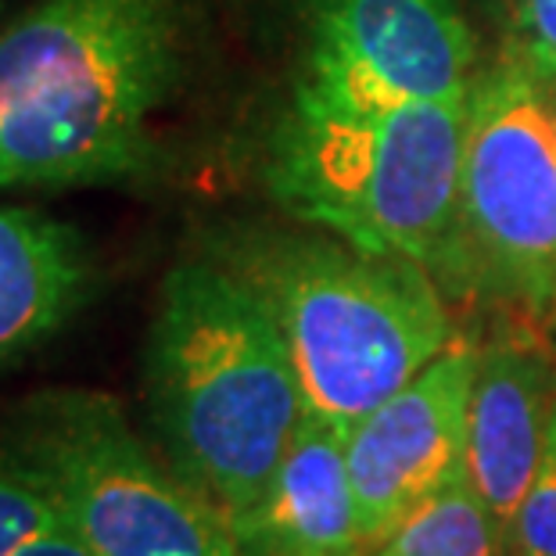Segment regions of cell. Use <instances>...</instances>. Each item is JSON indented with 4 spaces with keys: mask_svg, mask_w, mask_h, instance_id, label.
Wrapping results in <instances>:
<instances>
[{
    "mask_svg": "<svg viewBox=\"0 0 556 556\" xmlns=\"http://www.w3.org/2000/svg\"><path fill=\"white\" fill-rule=\"evenodd\" d=\"M4 4H8V0H0V11H4Z\"/></svg>",
    "mask_w": 556,
    "mask_h": 556,
    "instance_id": "obj_17",
    "label": "cell"
},
{
    "mask_svg": "<svg viewBox=\"0 0 556 556\" xmlns=\"http://www.w3.org/2000/svg\"><path fill=\"white\" fill-rule=\"evenodd\" d=\"M510 58L556 90V0H510Z\"/></svg>",
    "mask_w": 556,
    "mask_h": 556,
    "instance_id": "obj_15",
    "label": "cell"
},
{
    "mask_svg": "<svg viewBox=\"0 0 556 556\" xmlns=\"http://www.w3.org/2000/svg\"><path fill=\"white\" fill-rule=\"evenodd\" d=\"M448 277L556 316V115L514 58L467 90Z\"/></svg>",
    "mask_w": 556,
    "mask_h": 556,
    "instance_id": "obj_6",
    "label": "cell"
},
{
    "mask_svg": "<svg viewBox=\"0 0 556 556\" xmlns=\"http://www.w3.org/2000/svg\"><path fill=\"white\" fill-rule=\"evenodd\" d=\"M553 319H556V316H553Z\"/></svg>",
    "mask_w": 556,
    "mask_h": 556,
    "instance_id": "obj_18",
    "label": "cell"
},
{
    "mask_svg": "<svg viewBox=\"0 0 556 556\" xmlns=\"http://www.w3.org/2000/svg\"><path fill=\"white\" fill-rule=\"evenodd\" d=\"M475 370L478 349L453 341L413 381L349 428V478L370 546L464 475Z\"/></svg>",
    "mask_w": 556,
    "mask_h": 556,
    "instance_id": "obj_8",
    "label": "cell"
},
{
    "mask_svg": "<svg viewBox=\"0 0 556 556\" xmlns=\"http://www.w3.org/2000/svg\"><path fill=\"white\" fill-rule=\"evenodd\" d=\"M187 26V0H40L0 29V194L155 173Z\"/></svg>",
    "mask_w": 556,
    "mask_h": 556,
    "instance_id": "obj_1",
    "label": "cell"
},
{
    "mask_svg": "<svg viewBox=\"0 0 556 556\" xmlns=\"http://www.w3.org/2000/svg\"><path fill=\"white\" fill-rule=\"evenodd\" d=\"M553 399V374L539 352L514 341H492L478 349L464 475L506 531L535 478Z\"/></svg>",
    "mask_w": 556,
    "mask_h": 556,
    "instance_id": "obj_10",
    "label": "cell"
},
{
    "mask_svg": "<svg viewBox=\"0 0 556 556\" xmlns=\"http://www.w3.org/2000/svg\"><path fill=\"white\" fill-rule=\"evenodd\" d=\"M302 93L338 109L464 98L475 65L464 0H309Z\"/></svg>",
    "mask_w": 556,
    "mask_h": 556,
    "instance_id": "obj_7",
    "label": "cell"
},
{
    "mask_svg": "<svg viewBox=\"0 0 556 556\" xmlns=\"http://www.w3.org/2000/svg\"><path fill=\"white\" fill-rule=\"evenodd\" d=\"M467 93L338 109L294 90L269 137L266 184L294 219L381 255L448 269Z\"/></svg>",
    "mask_w": 556,
    "mask_h": 556,
    "instance_id": "obj_4",
    "label": "cell"
},
{
    "mask_svg": "<svg viewBox=\"0 0 556 556\" xmlns=\"http://www.w3.org/2000/svg\"><path fill=\"white\" fill-rule=\"evenodd\" d=\"M51 525H58L51 500L0 438V556H11Z\"/></svg>",
    "mask_w": 556,
    "mask_h": 556,
    "instance_id": "obj_14",
    "label": "cell"
},
{
    "mask_svg": "<svg viewBox=\"0 0 556 556\" xmlns=\"http://www.w3.org/2000/svg\"><path fill=\"white\" fill-rule=\"evenodd\" d=\"M90 294V252L68 223L0 205V366L58 334Z\"/></svg>",
    "mask_w": 556,
    "mask_h": 556,
    "instance_id": "obj_11",
    "label": "cell"
},
{
    "mask_svg": "<svg viewBox=\"0 0 556 556\" xmlns=\"http://www.w3.org/2000/svg\"><path fill=\"white\" fill-rule=\"evenodd\" d=\"M144 395L165 459L230 520L263 495L305 417L280 327L212 255L162 280Z\"/></svg>",
    "mask_w": 556,
    "mask_h": 556,
    "instance_id": "obj_2",
    "label": "cell"
},
{
    "mask_svg": "<svg viewBox=\"0 0 556 556\" xmlns=\"http://www.w3.org/2000/svg\"><path fill=\"white\" fill-rule=\"evenodd\" d=\"M363 556H514V549L510 531L489 514L467 475H459Z\"/></svg>",
    "mask_w": 556,
    "mask_h": 556,
    "instance_id": "obj_12",
    "label": "cell"
},
{
    "mask_svg": "<svg viewBox=\"0 0 556 556\" xmlns=\"http://www.w3.org/2000/svg\"><path fill=\"white\" fill-rule=\"evenodd\" d=\"M4 442L93 556H241L230 517L151 453L112 395H29Z\"/></svg>",
    "mask_w": 556,
    "mask_h": 556,
    "instance_id": "obj_5",
    "label": "cell"
},
{
    "mask_svg": "<svg viewBox=\"0 0 556 556\" xmlns=\"http://www.w3.org/2000/svg\"><path fill=\"white\" fill-rule=\"evenodd\" d=\"M216 263L252 288L280 327L305 409L352 428L453 345L431 269L341 238L230 233Z\"/></svg>",
    "mask_w": 556,
    "mask_h": 556,
    "instance_id": "obj_3",
    "label": "cell"
},
{
    "mask_svg": "<svg viewBox=\"0 0 556 556\" xmlns=\"http://www.w3.org/2000/svg\"><path fill=\"white\" fill-rule=\"evenodd\" d=\"M514 556H556V399L546 420V442L510 525Z\"/></svg>",
    "mask_w": 556,
    "mask_h": 556,
    "instance_id": "obj_13",
    "label": "cell"
},
{
    "mask_svg": "<svg viewBox=\"0 0 556 556\" xmlns=\"http://www.w3.org/2000/svg\"><path fill=\"white\" fill-rule=\"evenodd\" d=\"M11 556H93V553L83 546V542L62 525V520H58V525L40 531L37 539H29L26 546H18Z\"/></svg>",
    "mask_w": 556,
    "mask_h": 556,
    "instance_id": "obj_16",
    "label": "cell"
},
{
    "mask_svg": "<svg viewBox=\"0 0 556 556\" xmlns=\"http://www.w3.org/2000/svg\"><path fill=\"white\" fill-rule=\"evenodd\" d=\"M349 431L305 409L280 467L263 495L230 520L241 556H363L356 492H352Z\"/></svg>",
    "mask_w": 556,
    "mask_h": 556,
    "instance_id": "obj_9",
    "label": "cell"
}]
</instances>
